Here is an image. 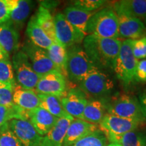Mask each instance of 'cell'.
<instances>
[{"label": "cell", "mask_w": 146, "mask_h": 146, "mask_svg": "<svg viewBox=\"0 0 146 146\" xmlns=\"http://www.w3.org/2000/svg\"><path fill=\"white\" fill-rule=\"evenodd\" d=\"M121 43L120 39L89 35L83 40V48L97 68L104 72L113 71Z\"/></svg>", "instance_id": "obj_1"}, {"label": "cell", "mask_w": 146, "mask_h": 146, "mask_svg": "<svg viewBox=\"0 0 146 146\" xmlns=\"http://www.w3.org/2000/svg\"><path fill=\"white\" fill-rule=\"evenodd\" d=\"M86 35L119 39L118 19L115 11L105 8L95 12L87 24Z\"/></svg>", "instance_id": "obj_2"}, {"label": "cell", "mask_w": 146, "mask_h": 146, "mask_svg": "<svg viewBox=\"0 0 146 146\" xmlns=\"http://www.w3.org/2000/svg\"><path fill=\"white\" fill-rule=\"evenodd\" d=\"M99 70L91 62L81 45L67 49V78L72 83L78 84L94 71Z\"/></svg>", "instance_id": "obj_3"}, {"label": "cell", "mask_w": 146, "mask_h": 146, "mask_svg": "<svg viewBox=\"0 0 146 146\" xmlns=\"http://www.w3.org/2000/svg\"><path fill=\"white\" fill-rule=\"evenodd\" d=\"M138 62L133 55L131 40L122 41L113 71L125 88H129L136 83L135 72Z\"/></svg>", "instance_id": "obj_4"}, {"label": "cell", "mask_w": 146, "mask_h": 146, "mask_svg": "<svg viewBox=\"0 0 146 146\" xmlns=\"http://www.w3.org/2000/svg\"><path fill=\"white\" fill-rule=\"evenodd\" d=\"M106 112L119 117L146 123V114L139 99L133 95L121 94L106 104Z\"/></svg>", "instance_id": "obj_5"}, {"label": "cell", "mask_w": 146, "mask_h": 146, "mask_svg": "<svg viewBox=\"0 0 146 146\" xmlns=\"http://www.w3.org/2000/svg\"><path fill=\"white\" fill-rule=\"evenodd\" d=\"M78 87L87 97H92L94 99H101L112 93L114 83L108 74L97 70L80 82Z\"/></svg>", "instance_id": "obj_6"}, {"label": "cell", "mask_w": 146, "mask_h": 146, "mask_svg": "<svg viewBox=\"0 0 146 146\" xmlns=\"http://www.w3.org/2000/svg\"><path fill=\"white\" fill-rule=\"evenodd\" d=\"M12 64L18 85L25 89L34 90L41 76L33 69L28 57L23 51L14 53L12 58Z\"/></svg>", "instance_id": "obj_7"}, {"label": "cell", "mask_w": 146, "mask_h": 146, "mask_svg": "<svg viewBox=\"0 0 146 146\" xmlns=\"http://www.w3.org/2000/svg\"><path fill=\"white\" fill-rule=\"evenodd\" d=\"M55 34L57 42L66 49L83 43L86 36L74 28L64 15L59 12L54 16Z\"/></svg>", "instance_id": "obj_8"}, {"label": "cell", "mask_w": 146, "mask_h": 146, "mask_svg": "<svg viewBox=\"0 0 146 146\" xmlns=\"http://www.w3.org/2000/svg\"><path fill=\"white\" fill-rule=\"evenodd\" d=\"M22 51L28 57L35 72L41 77L51 71L57 70L49 57L47 51L34 45L29 40L25 41Z\"/></svg>", "instance_id": "obj_9"}, {"label": "cell", "mask_w": 146, "mask_h": 146, "mask_svg": "<svg viewBox=\"0 0 146 146\" xmlns=\"http://www.w3.org/2000/svg\"><path fill=\"white\" fill-rule=\"evenodd\" d=\"M67 78L55 70L42 76L35 87L36 94L52 95L61 98L67 92Z\"/></svg>", "instance_id": "obj_10"}, {"label": "cell", "mask_w": 146, "mask_h": 146, "mask_svg": "<svg viewBox=\"0 0 146 146\" xmlns=\"http://www.w3.org/2000/svg\"><path fill=\"white\" fill-rule=\"evenodd\" d=\"M146 123L127 119L106 113L100 123L99 127L106 135H120L141 129Z\"/></svg>", "instance_id": "obj_11"}, {"label": "cell", "mask_w": 146, "mask_h": 146, "mask_svg": "<svg viewBox=\"0 0 146 146\" xmlns=\"http://www.w3.org/2000/svg\"><path fill=\"white\" fill-rule=\"evenodd\" d=\"M63 108L74 118L83 120L85 108L88 102V97L78 87L71 88L60 98Z\"/></svg>", "instance_id": "obj_12"}, {"label": "cell", "mask_w": 146, "mask_h": 146, "mask_svg": "<svg viewBox=\"0 0 146 146\" xmlns=\"http://www.w3.org/2000/svg\"><path fill=\"white\" fill-rule=\"evenodd\" d=\"M8 127L23 146H37L41 136L36 132L29 120L12 119Z\"/></svg>", "instance_id": "obj_13"}, {"label": "cell", "mask_w": 146, "mask_h": 146, "mask_svg": "<svg viewBox=\"0 0 146 146\" xmlns=\"http://www.w3.org/2000/svg\"><path fill=\"white\" fill-rule=\"evenodd\" d=\"M119 39L136 40L146 36V27L138 18L117 14Z\"/></svg>", "instance_id": "obj_14"}, {"label": "cell", "mask_w": 146, "mask_h": 146, "mask_svg": "<svg viewBox=\"0 0 146 146\" xmlns=\"http://www.w3.org/2000/svg\"><path fill=\"white\" fill-rule=\"evenodd\" d=\"M99 129V125L89 123L81 119L74 118L67 129L62 146L72 145Z\"/></svg>", "instance_id": "obj_15"}, {"label": "cell", "mask_w": 146, "mask_h": 146, "mask_svg": "<svg viewBox=\"0 0 146 146\" xmlns=\"http://www.w3.org/2000/svg\"><path fill=\"white\" fill-rule=\"evenodd\" d=\"M58 118L40 106L29 111L30 123L40 136L43 137L50 132L57 123Z\"/></svg>", "instance_id": "obj_16"}, {"label": "cell", "mask_w": 146, "mask_h": 146, "mask_svg": "<svg viewBox=\"0 0 146 146\" xmlns=\"http://www.w3.org/2000/svg\"><path fill=\"white\" fill-rule=\"evenodd\" d=\"M72 120L73 117L58 118L50 132L41 137L37 146H62L66 131Z\"/></svg>", "instance_id": "obj_17"}, {"label": "cell", "mask_w": 146, "mask_h": 146, "mask_svg": "<svg viewBox=\"0 0 146 146\" xmlns=\"http://www.w3.org/2000/svg\"><path fill=\"white\" fill-rule=\"evenodd\" d=\"M116 14L136 18L144 21L146 17V0H121L114 3Z\"/></svg>", "instance_id": "obj_18"}, {"label": "cell", "mask_w": 146, "mask_h": 146, "mask_svg": "<svg viewBox=\"0 0 146 146\" xmlns=\"http://www.w3.org/2000/svg\"><path fill=\"white\" fill-rule=\"evenodd\" d=\"M13 102L27 111L32 110L40 106V100L35 91L24 88L17 83L14 87Z\"/></svg>", "instance_id": "obj_19"}, {"label": "cell", "mask_w": 146, "mask_h": 146, "mask_svg": "<svg viewBox=\"0 0 146 146\" xmlns=\"http://www.w3.org/2000/svg\"><path fill=\"white\" fill-rule=\"evenodd\" d=\"M19 32L10 21L0 25V46L10 55L18 52Z\"/></svg>", "instance_id": "obj_20"}, {"label": "cell", "mask_w": 146, "mask_h": 146, "mask_svg": "<svg viewBox=\"0 0 146 146\" xmlns=\"http://www.w3.org/2000/svg\"><path fill=\"white\" fill-rule=\"evenodd\" d=\"M106 136L109 143L121 146H146V131L141 129L120 135H106Z\"/></svg>", "instance_id": "obj_21"}, {"label": "cell", "mask_w": 146, "mask_h": 146, "mask_svg": "<svg viewBox=\"0 0 146 146\" xmlns=\"http://www.w3.org/2000/svg\"><path fill=\"white\" fill-rule=\"evenodd\" d=\"M97 12V11H96ZM94 12H85L81 10L73 5L67 7L64 10L63 14L66 20L74 28L79 31L85 36L86 35V27L90 18L94 15Z\"/></svg>", "instance_id": "obj_22"}, {"label": "cell", "mask_w": 146, "mask_h": 146, "mask_svg": "<svg viewBox=\"0 0 146 146\" xmlns=\"http://www.w3.org/2000/svg\"><path fill=\"white\" fill-rule=\"evenodd\" d=\"M106 104L100 99H91L84 110L83 120L89 123L99 125L106 114Z\"/></svg>", "instance_id": "obj_23"}, {"label": "cell", "mask_w": 146, "mask_h": 146, "mask_svg": "<svg viewBox=\"0 0 146 146\" xmlns=\"http://www.w3.org/2000/svg\"><path fill=\"white\" fill-rule=\"evenodd\" d=\"M27 34L29 38V41H31L34 45L47 50L54 42L47 35L46 33L37 25L33 16L29 21L27 28Z\"/></svg>", "instance_id": "obj_24"}, {"label": "cell", "mask_w": 146, "mask_h": 146, "mask_svg": "<svg viewBox=\"0 0 146 146\" xmlns=\"http://www.w3.org/2000/svg\"><path fill=\"white\" fill-rule=\"evenodd\" d=\"M33 2L28 0H18L17 5L11 12L10 20L12 25L19 31L23 27L31 12Z\"/></svg>", "instance_id": "obj_25"}, {"label": "cell", "mask_w": 146, "mask_h": 146, "mask_svg": "<svg viewBox=\"0 0 146 146\" xmlns=\"http://www.w3.org/2000/svg\"><path fill=\"white\" fill-rule=\"evenodd\" d=\"M37 94L40 100L39 106L45 109L53 116L58 118L72 117L68 114H67L63 108L60 98L52 95Z\"/></svg>", "instance_id": "obj_26"}, {"label": "cell", "mask_w": 146, "mask_h": 146, "mask_svg": "<svg viewBox=\"0 0 146 146\" xmlns=\"http://www.w3.org/2000/svg\"><path fill=\"white\" fill-rule=\"evenodd\" d=\"M36 24L42 29L54 43H58L55 34L54 16L50 11L42 6H39L34 16Z\"/></svg>", "instance_id": "obj_27"}, {"label": "cell", "mask_w": 146, "mask_h": 146, "mask_svg": "<svg viewBox=\"0 0 146 146\" xmlns=\"http://www.w3.org/2000/svg\"><path fill=\"white\" fill-rule=\"evenodd\" d=\"M50 60L54 63L58 70L67 78L66 60L67 49L58 43H53L46 50Z\"/></svg>", "instance_id": "obj_28"}, {"label": "cell", "mask_w": 146, "mask_h": 146, "mask_svg": "<svg viewBox=\"0 0 146 146\" xmlns=\"http://www.w3.org/2000/svg\"><path fill=\"white\" fill-rule=\"evenodd\" d=\"M108 143L105 133L99 129L70 146H107Z\"/></svg>", "instance_id": "obj_29"}, {"label": "cell", "mask_w": 146, "mask_h": 146, "mask_svg": "<svg viewBox=\"0 0 146 146\" xmlns=\"http://www.w3.org/2000/svg\"><path fill=\"white\" fill-rule=\"evenodd\" d=\"M0 83L12 88L16 84L10 58L0 60Z\"/></svg>", "instance_id": "obj_30"}, {"label": "cell", "mask_w": 146, "mask_h": 146, "mask_svg": "<svg viewBox=\"0 0 146 146\" xmlns=\"http://www.w3.org/2000/svg\"><path fill=\"white\" fill-rule=\"evenodd\" d=\"M0 146H23L10 129L8 123L0 127Z\"/></svg>", "instance_id": "obj_31"}, {"label": "cell", "mask_w": 146, "mask_h": 146, "mask_svg": "<svg viewBox=\"0 0 146 146\" xmlns=\"http://www.w3.org/2000/svg\"><path fill=\"white\" fill-rule=\"evenodd\" d=\"M104 0H78L73 2V6L85 12H94L101 8L106 3Z\"/></svg>", "instance_id": "obj_32"}, {"label": "cell", "mask_w": 146, "mask_h": 146, "mask_svg": "<svg viewBox=\"0 0 146 146\" xmlns=\"http://www.w3.org/2000/svg\"><path fill=\"white\" fill-rule=\"evenodd\" d=\"M18 0H0V25L10 20L11 12L17 5Z\"/></svg>", "instance_id": "obj_33"}, {"label": "cell", "mask_w": 146, "mask_h": 146, "mask_svg": "<svg viewBox=\"0 0 146 146\" xmlns=\"http://www.w3.org/2000/svg\"><path fill=\"white\" fill-rule=\"evenodd\" d=\"M133 55L137 60L146 58V36L141 39L131 40Z\"/></svg>", "instance_id": "obj_34"}, {"label": "cell", "mask_w": 146, "mask_h": 146, "mask_svg": "<svg viewBox=\"0 0 146 146\" xmlns=\"http://www.w3.org/2000/svg\"><path fill=\"white\" fill-rule=\"evenodd\" d=\"M13 90L12 87L0 83V105L8 108L15 105L13 102Z\"/></svg>", "instance_id": "obj_35"}, {"label": "cell", "mask_w": 146, "mask_h": 146, "mask_svg": "<svg viewBox=\"0 0 146 146\" xmlns=\"http://www.w3.org/2000/svg\"><path fill=\"white\" fill-rule=\"evenodd\" d=\"M136 83H146V59L138 62L135 72Z\"/></svg>", "instance_id": "obj_36"}, {"label": "cell", "mask_w": 146, "mask_h": 146, "mask_svg": "<svg viewBox=\"0 0 146 146\" xmlns=\"http://www.w3.org/2000/svg\"><path fill=\"white\" fill-rule=\"evenodd\" d=\"M59 4V1H41L40 6L46 8L47 10L50 11L52 9H54L57 5Z\"/></svg>", "instance_id": "obj_37"}, {"label": "cell", "mask_w": 146, "mask_h": 146, "mask_svg": "<svg viewBox=\"0 0 146 146\" xmlns=\"http://www.w3.org/2000/svg\"><path fill=\"white\" fill-rule=\"evenodd\" d=\"M139 101L141 104L142 108H143V110L145 111L146 114V89H143L139 94Z\"/></svg>", "instance_id": "obj_38"}, {"label": "cell", "mask_w": 146, "mask_h": 146, "mask_svg": "<svg viewBox=\"0 0 146 146\" xmlns=\"http://www.w3.org/2000/svg\"><path fill=\"white\" fill-rule=\"evenodd\" d=\"M8 58H10V55L5 52L2 47L0 46V60L8 59Z\"/></svg>", "instance_id": "obj_39"}, {"label": "cell", "mask_w": 146, "mask_h": 146, "mask_svg": "<svg viewBox=\"0 0 146 146\" xmlns=\"http://www.w3.org/2000/svg\"><path fill=\"white\" fill-rule=\"evenodd\" d=\"M107 146H121V145H118V144H116V143H108Z\"/></svg>", "instance_id": "obj_40"}, {"label": "cell", "mask_w": 146, "mask_h": 146, "mask_svg": "<svg viewBox=\"0 0 146 146\" xmlns=\"http://www.w3.org/2000/svg\"><path fill=\"white\" fill-rule=\"evenodd\" d=\"M144 25H145V26L146 27V17L145 18V19H144Z\"/></svg>", "instance_id": "obj_41"}, {"label": "cell", "mask_w": 146, "mask_h": 146, "mask_svg": "<svg viewBox=\"0 0 146 146\" xmlns=\"http://www.w3.org/2000/svg\"><path fill=\"white\" fill-rule=\"evenodd\" d=\"M35 146H36V145H35Z\"/></svg>", "instance_id": "obj_42"}]
</instances>
